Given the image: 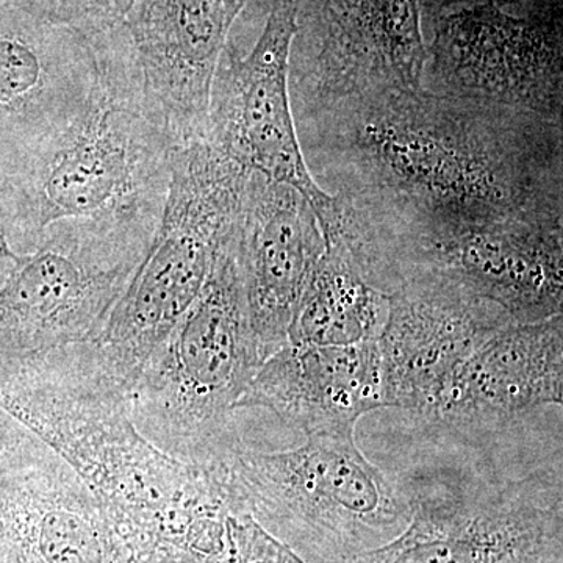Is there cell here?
Wrapping results in <instances>:
<instances>
[{
    "label": "cell",
    "instance_id": "cell-5",
    "mask_svg": "<svg viewBox=\"0 0 563 563\" xmlns=\"http://www.w3.org/2000/svg\"><path fill=\"white\" fill-rule=\"evenodd\" d=\"M229 474L247 512L307 563H346L384 547L412 517L401 481L363 455L354 431L317 433L290 451L242 446Z\"/></svg>",
    "mask_w": 563,
    "mask_h": 563
},
{
    "label": "cell",
    "instance_id": "cell-9",
    "mask_svg": "<svg viewBox=\"0 0 563 563\" xmlns=\"http://www.w3.org/2000/svg\"><path fill=\"white\" fill-rule=\"evenodd\" d=\"M420 0H298L290 52L295 121L361 96L422 87Z\"/></svg>",
    "mask_w": 563,
    "mask_h": 563
},
{
    "label": "cell",
    "instance_id": "cell-25",
    "mask_svg": "<svg viewBox=\"0 0 563 563\" xmlns=\"http://www.w3.org/2000/svg\"><path fill=\"white\" fill-rule=\"evenodd\" d=\"M0 563H7L5 559L2 558V554H0Z\"/></svg>",
    "mask_w": 563,
    "mask_h": 563
},
{
    "label": "cell",
    "instance_id": "cell-2",
    "mask_svg": "<svg viewBox=\"0 0 563 563\" xmlns=\"http://www.w3.org/2000/svg\"><path fill=\"white\" fill-rule=\"evenodd\" d=\"M87 40L96 81L84 109L0 176V224L18 254L60 222L146 240L161 224L174 146L147 111L124 27Z\"/></svg>",
    "mask_w": 563,
    "mask_h": 563
},
{
    "label": "cell",
    "instance_id": "cell-4",
    "mask_svg": "<svg viewBox=\"0 0 563 563\" xmlns=\"http://www.w3.org/2000/svg\"><path fill=\"white\" fill-rule=\"evenodd\" d=\"M250 172L207 140L176 147L161 224L143 261L88 350L131 398L141 368L190 309L214 254L239 218Z\"/></svg>",
    "mask_w": 563,
    "mask_h": 563
},
{
    "label": "cell",
    "instance_id": "cell-21",
    "mask_svg": "<svg viewBox=\"0 0 563 563\" xmlns=\"http://www.w3.org/2000/svg\"><path fill=\"white\" fill-rule=\"evenodd\" d=\"M62 461L43 440L0 407V477Z\"/></svg>",
    "mask_w": 563,
    "mask_h": 563
},
{
    "label": "cell",
    "instance_id": "cell-6",
    "mask_svg": "<svg viewBox=\"0 0 563 563\" xmlns=\"http://www.w3.org/2000/svg\"><path fill=\"white\" fill-rule=\"evenodd\" d=\"M401 481L412 517L391 542L346 563H539L563 559L562 481L454 470Z\"/></svg>",
    "mask_w": 563,
    "mask_h": 563
},
{
    "label": "cell",
    "instance_id": "cell-12",
    "mask_svg": "<svg viewBox=\"0 0 563 563\" xmlns=\"http://www.w3.org/2000/svg\"><path fill=\"white\" fill-rule=\"evenodd\" d=\"M388 296L390 310L377 339L385 402L422 418L488 336L517 324L501 307L439 274L404 273Z\"/></svg>",
    "mask_w": 563,
    "mask_h": 563
},
{
    "label": "cell",
    "instance_id": "cell-11",
    "mask_svg": "<svg viewBox=\"0 0 563 563\" xmlns=\"http://www.w3.org/2000/svg\"><path fill=\"white\" fill-rule=\"evenodd\" d=\"M563 217H521L463 225L393 243L377 255L374 284L390 295L399 277L428 272L501 307L514 322L562 314Z\"/></svg>",
    "mask_w": 563,
    "mask_h": 563
},
{
    "label": "cell",
    "instance_id": "cell-15",
    "mask_svg": "<svg viewBox=\"0 0 563 563\" xmlns=\"http://www.w3.org/2000/svg\"><path fill=\"white\" fill-rule=\"evenodd\" d=\"M236 250L252 332L266 362L288 342L303 288L325 250L324 235L301 192L250 173Z\"/></svg>",
    "mask_w": 563,
    "mask_h": 563
},
{
    "label": "cell",
    "instance_id": "cell-22",
    "mask_svg": "<svg viewBox=\"0 0 563 563\" xmlns=\"http://www.w3.org/2000/svg\"><path fill=\"white\" fill-rule=\"evenodd\" d=\"M461 2H473V0H420L422 18L431 16L443 7ZM487 2L499 3V5L510 7V9L528 10L537 9V7L558 5V3H562V0H487Z\"/></svg>",
    "mask_w": 563,
    "mask_h": 563
},
{
    "label": "cell",
    "instance_id": "cell-1",
    "mask_svg": "<svg viewBox=\"0 0 563 563\" xmlns=\"http://www.w3.org/2000/svg\"><path fill=\"white\" fill-rule=\"evenodd\" d=\"M314 181L363 247L483 222L563 217L562 124L415 90L296 122Z\"/></svg>",
    "mask_w": 563,
    "mask_h": 563
},
{
    "label": "cell",
    "instance_id": "cell-17",
    "mask_svg": "<svg viewBox=\"0 0 563 563\" xmlns=\"http://www.w3.org/2000/svg\"><path fill=\"white\" fill-rule=\"evenodd\" d=\"M385 407L377 340L346 346L285 343L266 358L239 404V410H269L307 437L355 431L362 417Z\"/></svg>",
    "mask_w": 563,
    "mask_h": 563
},
{
    "label": "cell",
    "instance_id": "cell-18",
    "mask_svg": "<svg viewBox=\"0 0 563 563\" xmlns=\"http://www.w3.org/2000/svg\"><path fill=\"white\" fill-rule=\"evenodd\" d=\"M7 563H132L95 493L65 461L0 477Z\"/></svg>",
    "mask_w": 563,
    "mask_h": 563
},
{
    "label": "cell",
    "instance_id": "cell-16",
    "mask_svg": "<svg viewBox=\"0 0 563 563\" xmlns=\"http://www.w3.org/2000/svg\"><path fill=\"white\" fill-rule=\"evenodd\" d=\"M563 401V314L493 333L454 374L426 420L498 432Z\"/></svg>",
    "mask_w": 563,
    "mask_h": 563
},
{
    "label": "cell",
    "instance_id": "cell-23",
    "mask_svg": "<svg viewBox=\"0 0 563 563\" xmlns=\"http://www.w3.org/2000/svg\"><path fill=\"white\" fill-rule=\"evenodd\" d=\"M9 243H7L5 233H3L2 224H0V284L10 268Z\"/></svg>",
    "mask_w": 563,
    "mask_h": 563
},
{
    "label": "cell",
    "instance_id": "cell-13",
    "mask_svg": "<svg viewBox=\"0 0 563 563\" xmlns=\"http://www.w3.org/2000/svg\"><path fill=\"white\" fill-rule=\"evenodd\" d=\"M250 0H133L124 27L147 111L174 150L207 140L211 85Z\"/></svg>",
    "mask_w": 563,
    "mask_h": 563
},
{
    "label": "cell",
    "instance_id": "cell-20",
    "mask_svg": "<svg viewBox=\"0 0 563 563\" xmlns=\"http://www.w3.org/2000/svg\"><path fill=\"white\" fill-rule=\"evenodd\" d=\"M41 20L73 29L85 38L124 24L133 0H14Z\"/></svg>",
    "mask_w": 563,
    "mask_h": 563
},
{
    "label": "cell",
    "instance_id": "cell-7",
    "mask_svg": "<svg viewBox=\"0 0 563 563\" xmlns=\"http://www.w3.org/2000/svg\"><path fill=\"white\" fill-rule=\"evenodd\" d=\"M151 243L60 222L35 250L18 254L10 247L0 284V372L92 342Z\"/></svg>",
    "mask_w": 563,
    "mask_h": 563
},
{
    "label": "cell",
    "instance_id": "cell-3",
    "mask_svg": "<svg viewBox=\"0 0 563 563\" xmlns=\"http://www.w3.org/2000/svg\"><path fill=\"white\" fill-rule=\"evenodd\" d=\"M263 363L247 313L235 222L198 298L141 368L129 398L133 424L179 461L202 465L224 457L243 444L235 413Z\"/></svg>",
    "mask_w": 563,
    "mask_h": 563
},
{
    "label": "cell",
    "instance_id": "cell-10",
    "mask_svg": "<svg viewBox=\"0 0 563 563\" xmlns=\"http://www.w3.org/2000/svg\"><path fill=\"white\" fill-rule=\"evenodd\" d=\"M298 0H272L268 20L250 54L231 41L211 85L207 141L250 173L301 192L329 235L339 202L314 181L303 158L290 96V52Z\"/></svg>",
    "mask_w": 563,
    "mask_h": 563
},
{
    "label": "cell",
    "instance_id": "cell-14",
    "mask_svg": "<svg viewBox=\"0 0 563 563\" xmlns=\"http://www.w3.org/2000/svg\"><path fill=\"white\" fill-rule=\"evenodd\" d=\"M95 81L90 41L0 0V176L65 128Z\"/></svg>",
    "mask_w": 563,
    "mask_h": 563
},
{
    "label": "cell",
    "instance_id": "cell-24",
    "mask_svg": "<svg viewBox=\"0 0 563 563\" xmlns=\"http://www.w3.org/2000/svg\"><path fill=\"white\" fill-rule=\"evenodd\" d=\"M539 563H563V559H551V561H543Z\"/></svg>",
    "mask_w": 563,
    "mask_h": 563
},
{
    "label": "cell",
    "instance_id": "cell-8",
    "mask_svg": "<svg viewBox=\"0 0 563 563\" xmlns=\"http://www.w3.org/2000/svg\"><path fill=\"white\" fill-rule=\"evenodd\" d=\"M422 21L431 35L424 90L562 124V3L521 10L473 0Z\"/></svg>",
    "mask_w": 563,
    "mask_h": 563
},
{
    "label": "cell",
    "instance_id": "cell-19",
    "mask_svg": "<svg viewBox=\"0 0 563 563\" xmlns=\"http://www.w3.org/2000/svg\"><path fill=\"white\" fill-rule=\"evenodd\" d=\"M388 310L390 296L369 284L343 244L329 242L303 288L287 343L374 342L384 331Z\"/></svg>",
    "mask_w": 563,
    "mask_h": 563
}]
</instances>
